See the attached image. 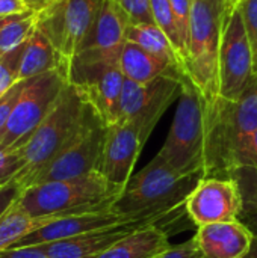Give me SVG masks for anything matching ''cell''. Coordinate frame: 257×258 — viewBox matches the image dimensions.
<instances>
[{"label":"cell","instance_id":"6da1fadb","mask_svg":"<svg viewBox=\"0 0 257 258\" xmlns=\"http://www.w3.org/2000/svg\"><path fill=\"white\" fill-rule=\"evenodd\" d=\"M230 8L226 0H192L186 76L200 95L206 135L215 121L221 103L220 50Z\"/></svg>","mask_w":257,"mask_h":258},{"label":"cell","instance_id":"7a4b0ae2","mask_svg":"<svg viewBox=\"0 0 257 258\" xmlns=\"http://www.w3.org/2000/svg\"><path fill=\"white\" fill-rule=\"evenodd\" d=\"M200 180V175L176 172L156 156L132 175L112 209L124 218L147 221L164 228L165 219L176 221L182 212L186 213V200Z\"/></svg>","mask_w":257,"mask_h":258},{"label":"cell","instance_id":"3957f363","mask_svg":"<svg viewBox=\"0 0 257 258\" xmlns=\"http://www.w3.org/2000/svg\"><path fill=\"white\" fill-rule=\"evenodd\" d=\"M121 192V187L95 171L77 178L30 186L21 192L18 204L33 219H52L112 209Z\"/></svg>","mask_w":257,"mask_h":258},{"label":"cell","instance_id":"277c9868","mask_svg":"<svg viewBox=\"0 0 257 258\" xmlns=\"http://www.w3.org/2000/svg\"><path fill=\"white\" fill-rule=\"evenodd\" d=\"M86 110V101L70 82L61 92L56 104L38 125L29 141L20 148L23 168L15 175L21 189L30 187L38 175L62 151L77 132Z\"/></svg>","mask_w":257,"mask_h":258},{"label":"cell","instance_id":"5b68a950","mask_svg":"<svg viewBox=\"0 0 257 258\" xmlns=\"http://www.w3.org/2000/svg\"><path fill=\"white\" fill-rule=\"evenodd\" d=\"M156 156L182 175L206 178L209 174L203 106L194 83L186 74L182 79V92L171 128Z\"/></svg>","mask_w":257,"mask_h":258},{"label":"cell","instance_id":"8992f818","mask_svg":"<svg viewBox=\"0 0 257 258\" xmlns=\"http://www.w3.org/2000/svg\"><path fill=\"white\" fill-rule=\"evenodd\" d=\"M67 68H58L26 80L14 112L0 133V148L20 150L56 104L68 83Z\"/></svg>","mask_w":257,"mask_h":258},{"label":"cell","instance_id":"52a82bcc","mask_svg":"<svg viewBox=\"0 0 257 258\" xmlns=\"http://www.w3.org/2000/svg\"><path fill=\"white\" fill-rule=\"evenodd\" d=\"M106 0H52L36 12L38 29L52 41L67 65L79 53Z\"/></svg>","mask_w":257,"mask_h":258},{"label":"cell","instance_id":"ba28073f","mask_svg":"<svg viewBox=\"0 0 257 258\" xmlns=\"http://www.w3.org/2000/svg\"><path fill=\"white\" fill-rule=\"evenodd\" d=\"M106 132L108 125L86 103V110L77 132L62 151L50 162V165L38 175L32 186L47 181L77 178L95 172L101 157Z\"/></svg>","mask_w":257,"mask_h":258},{"label":"cell","instance_id":"9c48e42d","mask_svg":"<svg viewBox=\"0 0 257 258\" xmlns=\"http://www.w3.org/2000/svg\"><path fill=\"white\" fill-rule=\"evenodd\" d=\"M251 42L241 11L233 5L226 17L220 50V92L221 98L236 101L241 98L254 76Z\"/></svg>","mask_w":257,"mask_h":258},{"label":"cell","instance_id":"30bf717a","mask_svg":"<svg viewBox=\"0 0 257 258\" xmlns=\"http://www.w3.org/2000/svg\"><path fill=\"white\" fill-rule=\"evenodd\" d=\"M153 130L155 127L141 118L109 125L97 171L109 183L124 189Z\"/></svg>","mask_w":257,"mask_h":258},{"label":"cell","instance_id":"8fae6325","mask_svg":"<svg viewBox=\"0 0 257 258\" xmlns=\"http://www.w3.org/2000/svg\"><path fill=\"white\" fill-rule=\"evenodd\" d=\"M68 82L77 88L85 101L109 127L118 122L120 98L124 76L118 63L109 62H71Z\"/></svg>","mask_w":257,"mask_h":258},{"label":"cell","instance_id":"7c38bea8","mask_svg":"<svg viewBox=\"0 0 257 258\" xmlns=\"http://www.w3.org/2000/svg\"><path fill=\"white\" fill-rule=\"evenodd\" d=\"M244 207L242 194L233 177H206L186 200V215L195 227L238 221Z\"/></svg>","mask_w":257,"mask_h":258},{"label":"cell","instance_id":"4fadbf2b","mask_svg":"<svg viewBox=\"0 0 257 258\" xmlns=\"http://www.w3.org/2000/svg\"><path fill=\"white\" fill-rule=\"evenodd\" d=\"M127 26L129 21L123 11L112 0H106L79 53L71 62L118 63L120 53L126 44Z\"/></svg>","mask_w":257,"mask_h":258},{"label":"cell","instance_id":"5bb4252c","mask_svg":"<svg viewBox=\"0 0 257 258\" xmlns=\"http://www.w3.org/2000/svg\"><path fill=\"white\" fill-rule=\"evenodd\" d=\"M127 219L129 218L118 215L114 209L76 213V215L52 218V219H41L39 227H36L33 231H30L27 236H24L12 248L47 245V243L65 240L70 237H76L79 234H85V233H89V231H94L98 228L115 225V224H120Z\"/></svg>","mask_w":257,"mask_h":258},{"label":"cell","instance_id":"9a60e30c","mask_svg":"<svg viewBox=\"0 0 257 258\" xmlns=\"http://www.w3.org/2000/svg\"><path fill=\"white\" fill-rule=\"evenodd\" d=\"M145 225L153 224L139 219H127L115 225L79 234L76 237L39 245V248L50 258H97L111 249L123 237Z\"/></svg>","mask_w":257,"mask_h":258},{"label":"cell","instance_id":"2e32d148","mask_svg":"<svg viewBox=\"0 0 257 258\" xmlns=\"http://www.w3.org/2000/svg\"><path fill=\"white\" fill-rule=\"evenodd\" d=\"M194 237L203 258H245L254 243L253 231L239 219L197 227Z\"/></svg>","mask_w":257,"mask_h":258},{"label":"cell","instance_id":"e0dca14e","mask_svg":"<svg viewBox=\"0 0 257 258\" xmlns=\"http://www.w3.org/2000/svg\"><path fill=\"white\" fill-rule=\"evenodd\" d=\"M168 233L158 225H145L127 234L97 258H153L168 249Z\"/></svg>","mask_w":257,"mask_h":258},{"label":"cell","instance_id":"ac0fdd59","mask_svg":"<svg viewBox=\"0 0 257 258\" xmlns=\"http://www.w3.org/2000/svg\"><path fill=\"white\" fill-rule=\"evenodd\" d=\"M118 67L124 79L138 83H148L171 73H185L183 70L150 54L148 51L142 50L139 45L129 41H126L120 53Z\"/></svg>","mask_w":257,"mask_h":258},{"label":"cell","instance_id":"d6986e66","mask_svg":"<svg viewBox=\"0 0 257 258\" xmlns=\"http://www.w3.org/2000/svg\"><path fill=\"white\" fill-rule=\"evenodd\" d=\"M58 68L68 70V65L61 57L52 41L36 26L26 47V53L20 68V80H27Z\"/></svg>","mask_w":257,"mask_h":258},{"label":"cell","instance_id":"ffe728a7","mask_svg":"<svg viewBox=\"0 0 257 258\" xmlns=\"http://www.w3.org/2000/svg\"><path fill=\"white\" fill-rule=\"evenodd\" d=\"M126 41L139 45L150 54L185 71L183 63L176 53L171 41L158 24H129L126 30Z\"/></svg>","mask_w":257,"mask_h":258},{"label":"cell","instance_id":"44dd1931","mask_svg":"<svg viewBox=\"0 0 257 258\" xmlns=\"http://www.w3.org/2000/svg\"><path fill=\"white\" fill-rule=\"evenodd\" d=\"M38 17L35 11L0 17V56L24 44L35 32Z\"/></svg>","mask_w":257,"mask_h":258},{"label":"cell","instance_id":"7402d4cb","mask_svg":"<svg viewBox=\"0 0 257 258\" xmlns=\"http://www.w3.org/2000/svg\"><path fill=\"white\" fill-rule=\"evenodd\" d=\"M39 224L41 219H33L17 201L0 219V252L11 249Z\"/></svg>","mask_w":257,"mask_h":258},{"label":"cell","instance_id":"603a6c76","mask_svg":"<svg viewBox=\"0 0 257 258\" xmlns=\"http://www.w3.org/2000/svg\"><path fill=\"white\" fill-rule=\"evenodd\" d=\"M150 9H151V15H153V21L155 24H158L164 33L168 36V39L171 41L176 53L179 54L183 68H185V74H186V62H188V45L179 30L177 21L174 18V12L171 8V2L170 0H150Z\"/></svg>","mask_w":257,"mask_h":258},{"label":"cell","instance_id":"cb8c5ba5","mask_svg":"<svg viewBox=\"0 0 257 258\" xmlns=\"http://www.w3.org/2000/svg\"><path fill=\"white\" fill-rule=\"evenodd\" d=\"M232 177L238 181L244 201L239 221L253 231L257 239V169L244 168L233 172Z\"/></svg>","mask_w":257,"mask_h":258},{"label":"cell","instance_id":"d4e9b609","mask_svg":"<svg viewBox=\"0 0 257 258\" xmlns=\"http://www.w3.org/2000/svg\"><path fill=\"white\" fill-rule=\"evenodd\" d=\"M29 39L15 50L0 56V97L8 89H11L17 82H20V68Z\"/></svg>","mask_w":257,"mask_h":258},{"label":"cell","instance_id":"484cf974","mask_svg":"<svg viewBox=\"0 0 257 258\" xmlns=\"http://www.w3.org/2000/svg\"><path fill=\"white\" fill-rule=\"evenodd\" d=\"M126 15L129 24H151L150 0H112Z\"/></svg>","mask_w":257,"mask_h":258},{"label":"cell","instance_id":"4316f807","mask_svg":"<svg viewBox=\"0 0 257 258\" xmlns=\"http://www.w3.org/2000/svg\"><path fill=\"white\" fill-rule=\"evenodd\" d=\"M242 14L244 24L251 42L254 57V73L257 74V0H236L233 3Z\"/></svg>","mask_w":257,"mask_h":258},{"label":"cell","instance_id":"83f0119b","mask_svg":"<svg viewBox=\"0 0 257 258\" xmlns=\"http://www.w3.org/2000/svg\"><path fill=\"white\" fill-rule=\"evenodd\" d=\"M23 168V157L20 150L0 148V186L9 183Z\"/></svg>","mask_w":257,"mask_h":258},{"label":"cell","instance_id":"f1b7e54d","mask_svg":"<svg viewBox=\"0 0 257 258\" xmlns=\"http://www.w3.org/2000/svg\"><path fill=\"white\" fill-rule=\"evenodd\" d=\"M24 85H26V80H20L0 97V133L5 130V127L14 112V107L21 95Z\"/></svg>","mask_w":257,"mask_h":258},{"label":"cell","instance_id":"f546056e","mask_svg":"<svg viewBox=\"0 0 257 258\" xmlns=\"http://www.w3.org/2000/svg\"><path fill=\"white\" fill-rule=\"evenodd\" d=\"M171 8L174 12V18L177 21L179 30L188 45L189 39V24H191V14H192V0H170Z\"/></svg>","mask_w":257,"mask_h":258},{"label":"cell","instance_id":"4dcf8cb0","mask_svg":"<svg viewBox=\"0 0 257 258\" xmlns=\"http://www.w3.org/2000/svg\"><path fill=\"white\" fill-rule=\"evenodd\" d=\"M153 258H203V255L197 245L195 237H191L180 245H174V246L171 245L168 249H165L164 252L158 254Z\"/></svg>","mask_w":257,"mask_h":258},{"label":"cell","instance_id":"1f68e13d","mask_svg":"<svg viewBox=\"0 0 257 258\" xmlns=\"http://www.w3.org/2000/svg\"><path fill=\"white\" fill-rule=\"evenodd\" d=\"M21 192H23L21 186L17 181H14V180H11L9 183L3 184L0 187V219L20 200Z\"/></svg>","mask_w":257,"mask_h":258},{"label":"cell","instance_id":"d6a6232c","mask_svg":"<svg viewBox=\"0 0 257 258\" xmlns=\"http://www.w3.org/2000/svg\"><path fill=\"white\" fill-rule=\"evenodd\" d=\"M0 258H50L39 246L11 248L0 252Z\"/></svg>","mask_w":257,"mask_h":258},{"label":"cell","instance_id":"836d02e7","mask_svg":"<svg viewBox=\"0 0 257 258\" xmlns=\"http://www.w3.org/2000/svg\"><path fill=\"white\" fill-rule=\"evenodd\" d=\"M30 11L24 0H0V17L6 15H14V14H21Z\"/></svg>","mask_w":257,"mask_h":258},{"label":"cell","instance_id":"e575fe53","mask_svg":"<svg viewBox=\"0 0 257 258\" xmlns=\"http://www.w3.org/2000/svg\"><path fill=\"white\" fill-rule=\"evenodd\" d=\"M52 0H24V3L27 5V8L30 11H35V12H39L41 9H44Z\"/></svg>","mask_w":257,"mask_h":258},{"label":"cell","instance_id":"d590c367","mask_svg":"<svg viewBox=\"0 0 257 258\" xmlns=\"http://www.w3.org/2000/svg\"><path fill=\"white\" fill-rule=\"evenodd\" d=\"M250 168L257 169V132L254 135V139H253V147H251V165Z\"/></svg>","mask_w":257,"mask_h":258},{"label":"cell","instance_id":"8d00e7d4","mask_svg":"<svg viewBox=\"0 0 257 258\" xmlns=\"http://www.w3.org/2000/svg\"><path fill=\"white\" fill-rule=\"evenodd\" d=\"M245 258H257V239L254 237V243H253V248L250 251V254Z\"/></svg>","mask_w":257,"mask_h":258},{"label":"cell","instance_id":"74e56055","mask_svg":"<svg viewBox=\"0 0 257 258\" xmlns=\"http://www.w3.org/2000/svg\"><path fill=\"white\" fill-rule=\"evenodd\" d=\"M226 2H227V3H229L230 6H233V3H235V0H226Z\"/></svg>","mask_w":257,"mask_h":258},{"label":"cell","instance_id":"f35d334b","mask_svg":"<svg viewBox=\"0 0 257 258\" xmlns=\"http://www.w3.org/2000/svg\"><path fill=\"white\" fill-rule=\"evenodd\" d=\"M0 187H2V186H0Z\"/></svg>","mask_w":257,"mask_h":258},{"label":"cell","instance_id":"ab89813d","mask_svg":"<svg viewBox=\"0 0 257 258\" xmlns=\"http://www.w3.org/2000/svg\"><path fill=\"white\" fill-rule=\"evenodd\" d=\"M235 2H236V0H235Z\"/></svg>","mask_w":257,"mask_h":258}]
</instances>
